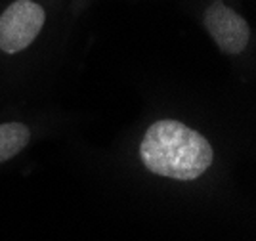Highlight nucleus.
<instances>
[{
	"mask_svg": "<svg viewBox=\"0 0 256 241\" xmlns=\"http://www.w3.org/2000/svg\"><path fill=\"white\" fill-rule=\"evenodd\" d=\"M140 157L148 170L172 180L203 176L214 161L208 140L180 121L162 119L146 130L140 144Z\"/></svg>",
	"mask_w": 256,
	"mask_h": 241,
	"instance_id": "1",
	"label": "nucleus"
},
{
	"mask_svg": "<svg viewBox=\"0 0 256 241\" xmlns=\"http://www.w3.org/2000/svg\"><path fill=\"white\" fill-rule=\"evenodd\" d=\"M31 132L23 123H4L0 125V163L16 157L29 144Z\"/></svg>",
	"mask_w": 256,
	"mask_h": 241,
	"instance_id": "4",
	"label": "nucleus"
},
{
	"mask_svg": "<svg viewBox=\"0 0 256 241\" xmlns=\"http://www.w3.org/2000/svg\"><path fill=\"white\" fill-rule=\"evenodd\" d=\"M203 23L206 31L210 33L212 41L218 44V48L224 54L235 56L241 54L248 44L250 29L245 18H241L224 2L216 0L212 2L203 16Z\"/></svg>",
	"mask_w": 256,
	"mask_h": 241,
	"instance_id": "3",
	"label": "nucleus"
},
{
	"mask_svg": "<svg viewBox=\"0 0 256 241\" xmlns=\"http://www.w3.org/2000/svg\"><path fill=\"white\" fill-rule=\"evenodd\" d=\"M46 14L42 6L31 0L12 2L0 16V50L16 54L31 46L42 31Z\"/></svg>",
	"mask_w": 256,
	"mask_h": 241,
	"instance_id": "2",
	"label": "nucleus"
}]
</instances>
